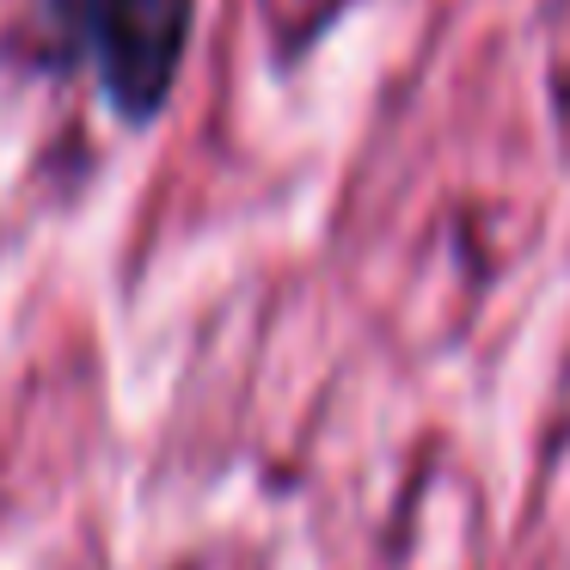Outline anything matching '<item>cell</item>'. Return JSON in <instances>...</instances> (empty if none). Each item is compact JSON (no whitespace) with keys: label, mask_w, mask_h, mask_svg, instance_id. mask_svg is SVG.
Instances as JSON below:
<instances>
[{"label":"cell","mask_w":570,"mask_h":570,"mask_svg":"<svg viewBox=\"0 0 570 570\" xmlns=\"http://www.w3.org/2000/svg\"><path fill=\"white\" fill-rule=\"evenodd\" d=\"M50 19L80 56H92L99 87L129 124L166 105L185 62L190 0H50Z\"/></svg>","instance_id":"6da1fadb"}]
</instances>
